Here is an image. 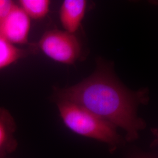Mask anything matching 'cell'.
Returning a JSON list of instances; mask_svg holds the SVG:
<instances>
[{
    "label": "cell",
    "mask_w": 158,
    "mask_h": 158,
    "mask_svg": "<svg viewBox=\"0 0 158 158\" xmlns=\"http://www.w3.org/2000/svg\"><path fill=\"white\" fill-rule=\"evenodd\" d=\"M89 77L71 87L57 89L54 100L72 102L124 130L126 142L138 139L147 123L138 115L139 105L149 101L147 88L131 91L125 87L106 63H98Z\"/></svg>",
    "instance_id": "cell-1"
},
{
    "label": "cell",
    "mask_w": 158,
    "mask_h": 158,
    "mask_svg": "<svg viewBox=\"0 0 158 158\" xmlns=\"http://www.w3.org/2000/svg\"><path fill=\"white\" fill-rule=\"evenodd\" d=\"M65 126L74 133L106 143L111 153L124 147V138L107 121L79 105L65 100H54Z\"/></svg>",
    "instance_id": "cell-2"
},
{
    "label": "cell",
    "mask_w": 158,
    "mask_h": 158,
    "mask_svg": "<svg viewBox=\"0 0 158 158\" xmlns=\"http://www.w3.org/2000/svg\"><path fill=\"white\" fill-rule=\"evenodd\" d=\"M38 48L52 60L65 64H72L80 56L81 46L74 34L52 29L46 31L38 44Z\"/></svg>",
    "instance_id": "cell-3"
},
{
    "label": "cell",
    "mask_w": 158,
    "mask_h": 158,
    "mask_svg": "<svg viewBox=\"0 0 158 158\" xmlns=\"http://www.w3.org/2000/svg\"><path fill=\"white\" fill-rule=\"evenodd\" d=\"M31 19L17 3L0 23V37L14 45H23L28 42Z\"/></svg>",
    "instance_id": "cell-4"
},
{
    "label": "cell",
    "mask_w": 158,
    "mask_h": 158,
    "mask_svg": "<svg viewBox=\"0 0 158 158\" xmlns=\"http://www.w3.org/2000/svg\"><path fill=\"white\" fill-rule=\"evenodd\" d=\"M87 8L85 0H65L59 11V18L64 31L74 34L85 17Z\"/></svg>",
    "instance_id": "cell-5"
},
{
    "label": "cell",
    "mask_w": 158,
    "mask_h": 158,
    "mask_svg": "<svg viewBox=\"0 0 158 158\" xmlns=\"http://www.w3.org/2000/svg\"><path fill=\"white\" fill-rule=\"evenodd\" d=\"M16 129L11 113L5 108L0 107V158H6L17 149L18 142L14 137Z\"/></svg>",
    "instance_id": "cell-6"
},
{
    "label": "cell",
    "mask_w": 158,
    "mask_h": 158,
    "mask_svg": "<svg viewBox=\"0 0 158 158\" xmlns=\"http://www.w3.org/2000/svg\"><path fill=\"white\" fill-rule=\"evenodd\" d=\"M28 52L0 37V70L27 56Z\"/></svg>",
    "instance_id": "cell-7"
},
{
    "label": "cell",
    "mask_w": 158,
    "mask_h": 158,
    "mask_svg": "<svg viewBox=\"0 0 158 158\" xmlns=\"http://www.w3.org/2000/svg\"><path fill=\"white\" fill-rule=\"evenodd\" d=\"M51 4L49 0H19L17 3L31 19L36 20L43 19L48 14Z\"/></svg>",
    "instance_id": "cell-8"
},
{
    "label": "cell",
    "mask_w": 158,
    "mask_h": 158,
    "mask_svg": "<svg viewBox=\"0 0 158 158\" xmlns=\"http://www.w3.org/2000/svg\"><path fill=\"white\" fill-rule=\"evenodd\" d=\"M127 158H158V155L154 152H143L134 150L130 153Z\"/></svg>",
    "instance_id": "cell-9"
},
{
    "label": "cell",
    "mask_w": 158,
    "mask_h": 158,
    "mask_svg": "<svg viewBox=\"0 0 158 158\" xmlns=\"http://www.w3.org/2000/svg\"><path fill=\"white\" fill-rule=\"evenodd\" d=\"M14 2L11 0H0V23L11 9Z\"/></svg>",
    "instance_id": "cell-10"
},
{
    "label": "cell",
    "mask_w": 158,
    "mask_h": 158,
    "mask_svg": "<svg viewBox=\"0 0 158 158\" xmlns=\"http://www.w3.org/2000/svg\"><path fill=\"white\" fill-rule=\"evenodd\" d=\"M8 158V157H6V158Z\"/></svg>",
    "instance_id": "cell-11"
}]
</instances>
